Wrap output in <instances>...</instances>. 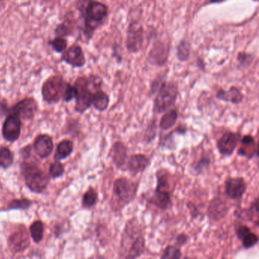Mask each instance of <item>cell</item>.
Returning <instances> with one entry per match:
<instances>
[{
  "instance_id": "obj_1",
  "label": "cell",
  "mask_w": 259,
  "mask_h": 259,
  "mask_svg": "<svg viewBox=\"0 0 259 259\" xmlns=\"http://www.w3.org/2000/svg\"><path fill=\"white\" fill-rule=\"evenodd\" d=\"M83 19V34L88 40L95 31L105 22L108 16V7L97 0H79L77 6Z\"/></svg>"
},
{
  "instance_id": "obj_2",
  "label": "cell",
  "mask_w": 259,
  "mask_h": 259,
  "mask_svg": "<svg viewBox=\"0 0 259 259\" xmlns=\"http://www.w3.org/2000/svg\"><path fill=\"white\" fill-rule=\"evenodd\" d=\"M21 172L27 187L34 193H42L48 188L49 177L36 163L24 161L21 164Z\"/></svg>"
},
{
  "instance_id": "obj_3",
  "label": "cell",
  "mask_w": 259,
  "mask_h": 259,
  "mask_svg": "<svg viewBox=\"0 0 259 259\" xmlns=\"http://www.w3.org/2000/svg\"><path fill=\"white\" fill-rule=\"evenodd\" d=\"M139 184L127 177H119L113 183V195L119 210L134 201L137 195Z\"/></svg>"
},
{
  "instance_id": "obj_4",
  "label": "cell",
  "mask_w": 259,
  "mask_h": 259,
  "mask_svg": "<svg viewBox=\"0 0 259 259\" xmlns=\"http://www.w3.org/2000/svg\"><path fill=\"white\" fill-rule=\"evenodd\" d=\"M179 95V88L174 81H165L160 88L154 100L153 112L157 114L167 111L174 107Z\"/></svg>"
},
{
  "instance_id": "obj_5",
  "label": "cell",
  "mask_w": 259,
  "mask_h": 259,
  "mask_svg": "<svg viewBox=\"0 0 259 259\" xmlns=\"http://www.w3.org/2000/svg\"><path fill=\"white\" fill-rule=\"evenodd\" d=\"M67 83L61 75H55L49 77L44 82L41 88L44 101L48 104L58 103L63 98Z\"/></svg>"
},
{
  "instance_id": "obj_6",
  "label": "cell",
  "mask_w": 259,
  "mask_h": 259,
  "mask_svg": "<svg viewBox=\"0 0 259 259\" xmlns=\"http://www.w3.org/2000/svg\"><path fill=\"white\" fill-rule=\"evenodd\" d=\"M91 81L86 77H81L76 80L75 87L77 90V95L75 97V110L78 113H84L92 106V98L93 93L89 89Z\"/></svg>"
},
{
  "instance_id": "obj_7",
  "label": "cell",
  "mask_w": 259,
  "mask_h": 259,
  "mask_svg": "<svg viewBox=\"0 0 259 259\" xmlns=\"http://www.w3.org/2000/svg\"><path fill=\"white\" fill-rule=\"evenodd\" d=\"M144 28L137 21H132L127 30L125 46L130 54H137L143 48Z\"/></svg>"
},
{
  "instance_id": "obj_8",
  "label": "cell",
  "mask_w": 259,
  "mask_h": 259,
  "mask_svg": "<svg viewBox=\"0 0 259 259\" xmlns=\"http://www.w3.org/2000/svg\"><path fill=\"white\" fill-rule=\"evenodd\" d=\"M239 133L226 132L217 142L218 152L223 157H230L237 148L241 139Z\"/></svg>"
},
{
  "instance_id": "obj_9",
  "label": "cell",
  "mask_w": 259,
  "mask_h": 259,
  "mask_svg": "<svg viewBox=\"0 0 259 259\" xmlns=\"http://www.w3.org/2000/svg\"><path fill=\"white\" fill-rule=\"evenodd\" d=\"M22 131V121L17 115L10 113L3 125L2 134L7 142H15L19 139Z\"/></svg>"
},
{
  "instance_id": "obj_10",
  "label": "cell",
  "mask_w": 259,
  "mask_h": 259,
  "mask_svg": "<svg viewBox=\"0 0 259 259\" xmlns=\"http://www.w3.org/2000/svg\"><path fill=\"white\" fill-rule=\"evenodd\" d=\"M169 46L161 40H157L153 45L148 54V61L152 66L162 67L166 64L169 58Z\"/></svg>"
},
{
  "instance_id": "obj_11",
  "label": "cell",
  "mask_w": 259,
  "mask_h": 259,
  "mask_svg": "<svg viewBox=\"0 0 259 259\" xmlns=\"http://www.w3.org/2000/svg\"><path fill=\"white\" fill-rule=\"evenodd\" d=\"M60 60L72 68H82L86 64V58L82 48L77 44L67 48L63 53Z\"/></svg>"
},
{
  "instance_id": "obj_12",
  "label": "cell",
  "mask_w": 259,
  "mask_h": 259,
  "mask_svg": "<svg viewBox=\"0 0 259 259\" xmlns=\"http://www.w3.org/2000/svg\"><path fill=\"white\" fill-rule=\"evenodd\" d=\"M37 111V104L33 98H27L18 102L10 110V113L17 115L21 119H32Z\"/></svg>"
},
{
  "instance_id": "obj_13",
  "label": "cell",
  "mask_w": 259,
  "mask_h": 259,
  "mask_svg": "<svg viewBox=\"0 0 259 259\" xmlns=\"http://www.w3.org/2000/svg\"><path fill=\"white\" fill-rule=\"evenodd\" d=\"M224 190L230 199H241L246 192V182L243 177H230L226 180Z\"/></svg>"
},
{
  "instance_id": "obj_14",
  "label": "cell",
  "mask_w": 259,
  "mask_h": 259,
  "mask_svg": "<svg viewBox=\"0 0 259 259\" xmlns=\"http://www.w3.org/2000/svg\"><path fill=\"white\" fill-rule=\"evenodd\" d=\"M230 207L225 200L220 197H215L209 204L207 214L212 222H218L227 216Z\"/></svg>"
},
{
  "instance_id": "obj_15",
  "label": "cell",
  "mask_w": 259,
  "mask_h": 259,
  "mask_svg": "<svg viewBox=\"0 0 259 259\" xmlns=\"http://www.w3.org/2000/svg\"><path fill=\"white\" fill-rule=\"evenodd\" d=\"M239 143L240 147L238 149V155L246 157L248 160L258 156V146L254 138L251 135H245L241 137Z\"/></svg>"
},
{
  "instance_id": "obj_16",
  "label": "cell",
  "mask_w": 259,
  "mask_h": 259,
  "mask_svg": "<svg viewBox=\"0 0 259 259\" xmlns=\"http://www.w3.org/2000/svg\"><path fill=\"white\" fill-rule=\"evenodd\" d=\"M54 142L52 138L47 134L39 135L34 142V149L40 158L49 157L54 151Z\"/></svg>"
},
{
  "instance_id": "obj_17",
  "label": "cell",
  "mask_w": 259,
  "mask_h": 259,
  "mask_svg": "<svg viewBox=\"0 0 259 259\" xmlns=\"http://www.w3.org/2000/svg\"><path fill=\"white\" fill-rule=\"evenodd\" d=\"M149 157L145 154H134L130 156L126 163L127 170L133 176L143 172L150 165Z\"/></svg>"
},
{
  "instance_id": "obj_18",
  "label": "cell",
  "mask_w": 259,
  "mask_h": 259,
  "mask_svg": "<svg viewBox=\"0 0 259 259\" xmlns=\"http://www.w3.org/2000/svg\"><path fill=\"white\" fill-rule=\"evenodd\" d=\"M28 233L25 229H21L12 234L9 239V246L14 252H20L26 249L29 245Z\"/></svg>"
},
{
  "instance_id": "obj_19",
  "label": "cell",
  "mask_w": 259,
  "mask_h": 259,
  "mask_svg": "<svg viewBox=\"0 0 259 259\" xmlns=\"http://www.w3.org/2000/svg\"><path fill=\"white\" fill-rule=\"evenodd\" d=\"M110 157L115 166L122 167L128 158V148L122 142H116L110 149Z\"/></svg>"
},
{
  "instance_id": "obj_20",
  "label": "cell",
  "mask_w": 259,
  "mask_h": 259,
  "mask_svg": "<svg viewBox=\"0 0 259 259\" xmlns=\"http://www.w3.org/2000/svg\"><path fill=\"white\" fill-rule=\"evenodd\" d=\"M217 99L224 102L231 103L233 104H239L244 99L243 94L237 87L232 86L228 91L220 89L216 94Z\"/></svg>"
},
{
  "instance_id": "obj_21",
  "label": "cell",
  "mask_w": 259,
  "mask_h": 259,
  "mask_svg": "<svg viewBox=\"0 0 259 259\" xmlns=\"http://www.w3.org/2000/svg\"><path fill=\"white\" fill-rule=\"evenodd\" d=\"M148 201L150 204H153L160 210H167L172 205L171 192L155 189L154 193L151 195Z\"/></svg>"
},
{
  "instance_id": "obj_22",
  "label": "cell",
  "mask_w": 259,
  "mask_h": 259,
  "mask_svg": "<svg viewBox=\"0 0 259 259\" xmlns=\"http://www.w3.org/2000/svg\"><path fill=\"white\" fill-rule=\"evenodd\" d=\"M145 249V238L143 233L139 235L133 243L130 245V248L125 253V258L134 259L141 257L144 254Z\"/></svg>"
},
{
  "instance_id": "obj_23",
  "label": "cell",
  "mask_w": 259,
  "mask_h": 259,
  "mask_svg": "<svg viewBox=\"0 0 259 259\" xmlns=\"http://www.w3.org/2000/svg\"><path fill=\"white\" fill-rule=\"evenodd\" d=\"M73 142L69 139H64L57 145V150L54 154V160L60 161L67 158L73 152Z\"/></svg>"
},
{
  "instance_id": "obj_24",
  "label": "cell",
  "mask_w": 259,
  "mask_h": 259,
  "mask_svg": "<svg viewBox=\"0 0 259 259\" xmlns=\"http://www.w3.org/2000/svg\"><path fill=\"white\" fill-rule=\"evenodd\" d=\"M178 111L177 109H169L167 111L164 112L159 122V127L163 131H167L174 126L177 119H178Z\"/></svg>"
},
{
  "instance_id": "obj_25",
  "label": "cell",
  "mask_w": 259,
  "mask_h": 259,
  "mask_svg": "<svg viewBox=\"0 0 259 259\" xmlns=\"http://www.w3.org/2000/svg\"><path fill=\"white\" fill-rule=\"evenodd\" d=\"M110 98L104 91L98 90L93 94L92 105L98 111L104 112L108 108Z\"/></svg>"
},
{
  "instance_id": "obj_26",
  "label": "cell",
  "mask_w": 259,
  "mask_h": 259,
  "mask_svg": "<svg viewBox=\"0 0 259 259\" xmlns=\"http://www.w3.org/2000/svg\"><path fill=\"white\" fill-rule=\"evenodd\" d=\"M156 178H157V186H156V189L170 192V174H169V172H168L166 169H159V170L156 172Z\"/></svg>"
},
{
  "instance_id": "obj_27",
  "label": "cell",
  "mask_w": 259,
  "mask_h": 259,
  "mask_svg": "<svg viewBox=\"0 0 259 259\" xmlns=\"http://www.w3.org/2000/svg\"><path fill=\"white\" fill-rule=\"evenodd\" d=\"M257 204H258V198H256L252 204L250 206L249 208L247 210H244L243 211L240 212V218H244L248 221L254 223L256 227L258 226V208H257Z\"/></svg>"
},
{
  "instance_id": "obj_28",
  "label": "cell",
  "mask_w": 259,
  "mask_h": 259,
  "mask_svg": "<svg viewBox=\"0 0 259 259\" xmlns=\"http://www.w3.org/2000/svg\"><path fill=\"white\" fill-rule=\"evenodd\" d=\"M191 44L187 40H182L177 48V57L179 61L184 63L190 57Z\"/></svg>"
},
{
  "instance_id": "obj_29",
  "label": "cell",
  "mask_w": 259,
  "mask_h": 259,
  "mask_svg": "<svg viewBox=\"0 0 259 259\" xmlns=\"http://www.w3.org/2000/svg\"><path fill=\"white\" fill-rule=\"evenodd\" d=\"M14 162V154L11 150L7 147L0 148V167L9 169Z\"/></svg>"
},
{
  "instance_id": "obj_30",
  "label": "cell",
  "mask_w": 259,
  "mask_h": 259,
  "mask_svg": "<svg viewBox=\"0 0 259 259\" xmlns=\"http://www.w3.org/2000/svg\"><path fill=\"white\" fill-rule=\"evenodd\" d=\"M98 201V192L94 188L90 187L82 197V207L85 209H90L96 205Z\"/></svg>"
},
{
  "instance_id": "obj_31",
  "label": "cell",
  "mask_w": 259,
  "mask_h": 259,
  "mask_svg": "<svg viewBox=\"0 0 259 259\" xmlns=\"http://www.w3.org/2000/svg\"><path fill=\"white\" fill-rule=\"evenodd\" d=\"M45 226L41 221H36L30 226V233L31 238L36 243L41 242L44 238Z\"/></svg>"
},
{
  "instance_id": "obj_32",
  "label": "cell",
  "mask_w": 259,
  "mask_h": 259,
  "mask_svg": "<svg viewBox=\"0 0 259 259\" xmlns=\"http://www.w3.org/2000/svg\"><path fill=\"white\" fill-rule=\"evenodd\" d=\"M48 45L52 48L54 52L63 54L68 48V40L66 37H56L53 40L48 41Z\"/></svg>"
},
{
  "instance_id": "obj_33",
  "label": "cell",
  "mask_w": 259,
  "mask_h": 259,
  "mask_svg": "<svg viewBox=\"0 0 259 259\" xmlns=\"http://www.w3.org/2000/svg\"><path fill=\"white\" fill-rule=\"evenodd\" d=\"M32 205V201L28 198L13 199L9 203L8 210H28Z\"/></svg>"
},
{
  "instance_id": "obj_34",
  "label": "cell",
  "mask_w": 259,
  "mask_h": 259,
  "mask_svg": "<svg viewBox=\"0 0 259 259\" xmlns=\"http://www.w3.org/2000/svg\"><path fill=\"white\" fill-rule=\"evenodd\" d=\"M182 257V251L177 245H169L163 250L162 259H179Z\"/></svg>"
},
{
  "instance_id": "obj_35",
  "label": "cell",
  "mask_w": 259,
  "mask_h": 259,
  "mask_svg": "<svg viewBox=\"0 0 259 259\" xmlns=\"http://www.w3.org/2000/svg\"><path fill=\"white\" fill-rule=\"evenodd\" d=\"M54 33L57 37H66L72 35V26L68 21L59 24L54 30Z\"/></svg>"
},
{
  "instance_id": "obj_36",
  "label": "cell",
  "mask_w": 259,
  "mask_h": 259,
  "mask_svg": "<svg viewBox=\"0 0 259 259\" xmlns=\"http://www.w3.org/2000/svg\"><path fill=\"white\" fill-rule=\"evenodd\" d=\"M64 165L61 162L56 160L51 163L49 167V176L51 178L57 179L62 177L64 174Z\"/></svg>"
},
{
  "instance_id": "obj_37",
  "label": "cell",
  "mask_w": 259,
  "mask_h": 259,
  "mask_svg": "<svg viewBox=\"0 0 259 259\" xmlns=\"http://www.w3.org/2000/svg\"><path fill=\"white\" fill-rule=\"evenodd\" d=\"M166 73H160V75H157L154 81L151 82V86H150L149 95L153 96L157 93V91L161 87L162 84L166 81Z\"/></svg>"
},
{
  "instance_id": "obj_38",
  "label": "cell",
  "mask_w": 259,
  "mask_h": 259,
  "mask_svg": "<svg viewBox=\"0 0 259 259\" xmlns=\"http://www.w3.org/2000/svg\"><path fill=\"white\" fill-rule=\"evenodd\" d=\"M210 160L207 157H201L192 164V169L197 174H201L210 166Z\"/></svg>"
},
{
  "instance_id": "obj_39",
  "label": "cell",
  "mask_w": 259,
  "mask_h": 259,
  "mask_svg": "<svg viewBox=\"0 0 259 259\" xmlns=\"http://www.w3.org/2000/svg\"><path fill=\"white\" fill-rule=\"evenodd\" d=\"M242 243L245 249H249L257 245L258 242V237L255 233L250 232L245 235L242 239Z\"/></svg>"
},
{
  "instance_id": "obj_40",
  "label": "cell",
  "mask_w": 259,
  "mask_h": 259,
  "mask_svg": "<svg viewBox=\"0 0 259 259\" xmlns=\"http://www.w3.org/2000/svg\"><path fill=\"white\" fill-rule=\"evenodd\" d=\"M254 57L251 54L240 52L237 55V61L241 68H248L252 63Z\"/></svg>"
},
{
  "instance_id": "obj_41",
  "label": "cell",
  "mask_w": 259,
  "mask_h": 259,
  "mask_svg": "<svg viewBox=\"0 0 259 259\" xmlns=\"http://www.w3.org/2000/svg\"><path fill=\"white\" fill-rule=\"evenodd\" d=\"M76 95L77 90L75 86H72V84L67 83L64 92H63L62 100H63L64 102L69 103L72 101V100L75 99Z\"/></svg>"
},
{
  "instance_id": "obj_42",
  "label": "cell",
  "mask_w": 259,
  "mask_h": 259,
  "mask_svg": "<svg viewBox=\"0 0 259 259\" xmlns=\"http://www.w3.org/2000/svg\"><path fill=\"white\" fill-rule=\"evenodd\" d=\"M157 121L153 120L150 122L148 128L145 130V139L148 143L152 142L157 134Z\"/></svg>"
},
{
  "instance_id": "obj_43",
  "label": "cell",
  "mask_w": 259,
  "mask_h": 259,
  "mask_svg": "<svg viewBox=\"0 0 259 259\" xmlns=\"http://www.w3.org/2000/svg\"><path fill=\"white\" fill-rule=\"evenodd\" d=\"M251 232V229L246 225H239V227H236V237L239 239V240H242V238L245 236V235L248 234V233Z\"/></svg>"
},
{
  "instance_id": "obj_44",
  "label": "cell",
  "mask_w": 259,
  "mask_h": 259,
  "mask_svg": "<svg viewBox=\"0 0 259 259\" xmlns=\"http://www.w3.org/2000/svg\"><path fill=\"white\" fill-rule=\"evenodd\" d=\"M188 240H189V236L185 234V233H180L176 238V244H177V245H178L177 247L180 248V247L186 245Z\"/></svg>"
},
{
  "instance_id": "obj_45",
  "label": "cell",
  "mask_w": 259,
  "mask_h": 259,
  "mask_svg": "<svg viewBox=\"0 0 259 259\" xmlns=\"http://www.w3.org/2000/svg\"><path fill=\"white\" fill-rule=\"evenodd\" d=\"M227 0H210L209 1V4H221V3L225 2Z\"/></svg>"
},
{
  "instance_id": "obj_46",
  "label": "cell",
  "mask_w": 259,
  "mask_h": 259,
  "mask_svg": "<svg viewBox=\"0 0 259 259\" xmlns=\"http://www.w3.org/2000/svg\"><path fill=\"white\" fill-rule=\"evenodd\" d=\"M42 1H45V2H51V1H52V0H42Z\"/></svg>"
},
{
  "instance_id": "obj_47",
  "label": "cell",
  "mask_w": 259,
  "mask_h": 259,
  "mask_svg": "<svg viewBox=\"0 0 259 259\" xmlns=\"http://www.w3.org/2000/svg\"><path fill=\"white\" fill-rule=\"evenodd\" d=\"M252 1H254V2H257V1H258V0H252Z\"/></svg>"
},
{
  "instance_id": "obj_48",
  "label": "cell",
  "mask_w": 259,
  "mask_h": 259,
  "mask_svg": "<svg viewBox=\"0 0 259 259\" xmlns=\"http://www.w3.org/2000/svg\"><path fill=\"white\" fill-rule=\"evenodd\" d=\"M0 1H4V0H0Z\"/></svg>"
}]
</instances>
